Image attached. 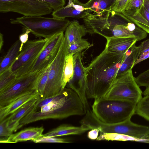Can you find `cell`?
<instances>
[{
  "mask_svg": "<svg viewBox=\"0 0 149 149\" xmlns=\"http://www.w3.org/2000/svg\"><path fill=\"white\" fill-rule=\"evenodd\" d=\"M85 114L82 102L77 93L70 88H64L56 95L42 98L39 96L32 110L19 122L23 125L41 120L62 119Z\"/></svg>",
  "mask_w": 149,
  "mask_h": 149,
  "instance_id": "1",
  "label": "cell"
},
{
  "mask_svg": "<svg viewBox=\"0 0 149 149\" xmlns=\"http://www.w3.org/2000/svg\"><path fill=\"white\" fill-rule=\"evenodd\" d=\"M126 52L111 53L105 48L85 67L87 98H100L108 91L116 80Z\"/></svg>",
  "mask_w": 149,
  "mask_h": 149,
  "instance_id": "2",
  "label": "cell"
},
{
  "mask_svg": "<svg viewBox=\"0 0 149 149\" xmlns=\"http://www.w3.org/2000/svg\"><path fill=\"white\" fill-rule=\"evenodd\" d=\"M136 106L128 101L102 97L95 100L92 111L100 121L115 123L131 119L136 113Z\"/></svg>",
  "mask_w": 149,
  "mask_h": 149,
  "instance_id": "3",
  "label": "cell"
},
{
  "mask_svg": "<svg viewBox=\"0 0 149 149\" xmlns=\"http://www.w3.org/2000/svg\"><path fill=\"white\" fill-rule=\"evenodd\" d=\"M65 19L38 16H24L11 19L12 24H19L28 29L36 37L48 39L65 31L70 23Z\"/></svg>",
  "mask_w": 149,
  "mask_h": 149,
  "instance_id": "4",
  "label": "cell"
},
{
  "mask_svg": "<svg viewBox=\"0 0 149 149\" xmlns=\"http://www.w3.org/2000/svg\"><path fill=\"white\" fill-rule=\"evenodd\" d=\"M132 70L118 76L111 87L102 97L128 101L137 104L142 98V92Z\"/></svg>",
  "mask_w": 149,
  "mask_h": 149,
  "instance_id": "5",
  "label": "cell"
},
{
  "mask_svg": "<svg viewBox=\"0 0 149 149\" xmlns=\"http://www.w3.org/2000/svg\"><path fill=\"white\" fill-rule=\"evenodd\" d=\"M45 69L17 77L10 86L0 91V106L6 105L28 93L37 91L38 81Z\"/></svg>",
  "mask_w": 149,
  "mask_h": 149,
  "instance_id": "6",
  "label": "cell"
},
{
  "mask_svg": "<svg viewBox=\"0 0 149 149\" xmlns=\"http://www.w3.org/2000/svg\"><path fill=\"white\" fill-rule=\"evenodd\" d=\"M48 39L28 40L9 69L17 77L30 73Z\"/></svg>",
  "mask_w": 149,
  "mask_h": 149,
  "instance_id": "7",
  "label": "cell"
},
{
  "mask_svg": "<svg viewBox=\"0 0 149 149\" xmlns=\"http://www.w3.org/2000/svg\"><path fill=\"white\" fill-rule=\"evenodd\" d=\"M68 43L64 37L58 53L50 65L48 78L42 98L54 96L63 89L62 79Z\"/></svg>",
  "mask_w": 149,
  "mask_h": 149,
  "instance_id": "8",
  "label": "cell"
},
{
  "mask_svg": "<svg viewBox=\"0 0 149 149\" xmlns=\"http://www.w3.org/2000/svg\"><path fill=\"white\" fill-rule=\"evenodd\" d=\"M52 9L38 0H0V12H14L24 16H43L50 14Z\"/></svg>",
  "mask_w": 149,
  "mask_h": 149,
  "instance_id": "9",
  "label": "cell"
},
{
  "mask_svg": "<svg viewBox=\"0 0 149 149\" xmlns=\"http://www.w3.org/2000/svg\"><path fill=\"white\" fill-rule=\"evenodd\" d=\"M64 37V32L48 38L34 63L30 73L45 69L56 57Z\"/></svg>",
  "mask_w": 149,
  "mask_h": 149,
  "instance_id": "10",
  "label": "cell"
},
{
  "mask_svg": "<svg viewBox=\"0 0 149 149\" xmlns=\"http://www.w3.org/2000/svg\"><path fill=\"white\" fill-rule=\"evenodd\" d=\"M74 73L72 78L67 84L69 88L78 95L84 105L85 113L90 109L86 94V80L85 67L82 62L80 53L73 56Z\"/></svg>",
  "mask_w": 149,
  "mask_h": 149,
  "instance_id": "11",
  "label": "cell"
},
{
  "mask_svg": "<svg viewBox=\"0 0 149 149\" xmlns=\"http://www.w3.org/2000/svg\"><path fill=\"white\" fill-rule=\"evenodd\" d=\"M90 13V11L84 4L78 1L74 2L69 0L66 6L54 10L52 15L53 17L60 19L68 17L83 19Z\"/></svg>",
  "mask_w": 149,
  "mask_h": 149,
  "instance_id": "12",
  "label": "cell"
},
{
  "mask_svg": "<svg viewBox=\"0 0 149 149\" xmlns=\"http://www.w3.org/2000/svg\"><path fill=\"white\" fill-rule=\"evenodd\" d=\"M39 96L28 101L6 117L7 125L13 132H16L21 128L19 126L20 121L32 110L38 100Z\"/></svg>",
  "mask_w": 149,
  "mask_h": 149,
  "instance_id": "13",
  "label": "cell"
},
{
  "mask_svg": "<svg viewBox=\"0 0 149 149\" xmlns=\"http://www.w3.org/2000/svg\"><path fill=\"white\" fill-rule=\"evenodd\" d=\"M105 48L111 53H119L127 52L137 41L134 38L112 36L106 38Z\"/></svg>",
  "mask_w": 149,
  "mask_h": 149,
  "instance_id": "14",
  "label": "cell"
},
{
  "mask_svg": "<svg viewBox=\"0 0 149 149\" xmlns=\"http://www.w3.org/2000/svg\"><path fill=\"white\" fill-rule=\"evenodd\" d=\"M38 95L37 91L31 92L17 98L6 105L0 106V122L24 104Z\"/></svg>",
  "mask_w": 149,
  "mask_h": 149,
  "instance_id": "15",
  "label": "cell"
},
{
  "mask_svg": "<svg viewBox=\"0 0 149 149\" xmlns=\"http://www.w3.org/2000/svg\"><path fill=\"white\" fill-rule=\"evenodd\" d=\"M44 130L42 126L27 128L12 134L7 139L6 142L16 143L29 140L31 141L42 136Z\"/></svg>",
  "mask_w": 149,
  "mask_h": 149,
  "instance_id": "16",
  "label": "cell"
},
{
  "mask_svg": "<svg viewBox=\"0 0 149 149\" xmlns=\"http://www.w3.org/2000/svg\"><path fill=\"white\" fill-rule=\"evenodd\" d=\"M122 13L138 26L149 34V13L143 5L138 11H125Z\"/></svg>",
  "mask_w": 149,
  "mask_h": 149,
  "instance_id": "17",
  "label": "cell"
},
{
  "mask_svg": "<svg viewBox=\"0 0 149 149\" xmlns=\"http://www.w3.org/2000/svg\"><path fill=\"white\" fill-rule=\"evenodd\" d=\"M91 130L90 128L81 125L80 126H75L64 124L58 126L43 135L45 136L52 137L80 135Z\"/></svg>",
  "mask_w": 149,
  "mask_h": 149,
  "instance_id": "18",
  "label": "cell"
},
{
  "mask_svg": "<svg viewBox=\"0 0 149 149\" xmlns=\"http://www.w3.org/2000/svg\"><path fill=\"white\" fill-rule=\"evenodd\" d=\"M87 33L85 26L76 20L70 22L66 28L64 34L68 44L82 38Z\"/></svg>",
  "mask_w": 149,
  "mask_h": 149,
  "instance_id": "19",
  "label": "cell"
},
{
  "mask_svg": "<svg viewBox=\"0 0 149 149\" xmlns=\"http://www.w3.org/2000/svg\"><path fill=\"white\" fill-rule=\"evenodd\" d=\"M116 0H89L85 7L94 14L100 16L110 11Z\"/></svg>",
  "mask_w": 149,
  "mask_h": 149,
  "instance_id": "20",
  "label": "cell"
},
{
  "mask_svg": "<svg viewBox=\"0 0 149 149\" xmlns=\"http://www.w3.org/2000/svg\"><path fill=\"white\" fill-rule=\"evenodd\" d=\"M20 45L19 40L15 41L3 57L0 63V74L10 68L20 53Z\"/></svg>",
  "mask_w": 149,
  "mask_h": 149,
  "instance_id": "21",
  "label": "cell"
},
{
  "mask_svg": "<svg viewBox=\"0 0 149 149\" xmlns=\"http://www.w3.org/2000/svg\"><path fill=\"white\" fill-rule=\"evenodd\" d=\"M131 49L127 52L125 58L118 72L117 77L130 69H132L134 66V64L138 57L139 47L135 44L131 47Z\"/></svg>",
  "mask_w": 149,
  "mask_h": 149,
  "instance_id": "22",
  "label": "cell"
},
{
  "mask_svg": "<svg viewBox=\"0 0 149 149\" xmlns=\"http://www.w3.org/2000/svg\"><path fill=\"white\" fill-rule=\"evenodd\" d=\"M73 54H67L65 57L62 79V86L63 89L72 78L74 73Z\"/></svg>",
  "mask_w": 149,
  "mask_h": 149,
  "instance_id": "23",
  "label": "cell"
},
{
  "mask_svg": "<svg viewBox=\"0 0 149 149\" xmlns=\"http://www.w3.org/2000/svg\"><path fill=\"white\" fill-rule=\"evenodd\" d=\"M90 43L83 39L77 40L68 44L67 49V54L79 53L84 49L90 47Z\"/></svg>",
  "mask_w": 149,
  "mask_h": 149,
  "instance_id": "24",
  "label": "cell"
},
{
  "mask_svg": "<svg viewBox=\"0 0 149 149\" xmlns=\"http://www.w3.org/2000/svg\"><path fill=\"white\" fill-rule=\"evenodd\" d=\"M144 96L137 104L136 113L149 121V94Z\"/></svg>",
  "mask_w": 149,
  "mask_h": 149,
  "instance_id": "25",
  "label": "cell"
},
{
  "mask_svg": "<svg viewBox=\"0 0 149 149\" xmlns=\"http://www.w3.org/2000/svg\"><path fill=\"white\" fill-rule=\"evenodd\" d=\"M17 78L16 76L10 69L0 74V91L8 87Z\"/></svg>",
  "mask_w": 149,
  "mask_h": 149,
  "instance_id": "26",
  "label": "cell"
},
{
  "mask_svg": "<svg viewBox=\"0 0 149 149\" xmlns=\"http://www.w3.org/2000/svg\"><path fill=\"white\" fill-rule=\"evenodd\" d=\"M138 46V57L134 64V66L149 58V38L143 41Z\"/></svg>",
  "mask_w": 149,
  "mask_h": 149,
  "instance_id": "27",
  "label": "cell"
},
{
  "mask_svg": "<svg viewBox=\"0 0 149 149\" xmlns=\"http://www.w3.org/2000/svg\"><path fill=\"white\" fill-rule=\"evenodd\" d=\"M50 65L45 69L40 76L38 83L37 91L39 95L41 97L43 96L48 81Z\"/></svg>",
  "mask_w": 149,
  "mask_h": 149,
  "instance_id": "28",
  "label": "cell"
},
{
  "mask_svg": "<svg viewBox=\"0 0 149 149\" xmlns=\"http://www.w3.org/2000/svg\"><path fill=\"white\" fill-rule=\"evenodd\" d=\"M56 137L42 136L31 141L35 143H67L71 142L69 140L64 138H58Z\"/></svg>",
  "mask_w": 149,
  "mask_h": 149,
  "instance_id": "29",
  "label": "cell"
},
{
  "mask_svg": "<svg viewBox=\"0 0 149 149\" xmlns=\"http://www.w3.org/2000/svg\"><path fill=\"white\" fill-rule=\"evenodd\" d=\"M135 78L140 87H149V69L141 73Z\"/></svg>",
  "mask_w": 149,
  "mask_h": 149,
  "instance_id": "30",
  "label": "cell"
},
{
  "mask_svg": "<svg viewBox=\"0 0 149 149\" xmlns=\"http://www.w3.org/2000/svg\"><path fill=\"white\" fill-rule=\"evenodd\" d=\"M13 132L7 125L6 118L0 122V140L7 139Z\"/></svg>",
  "mask_w": 149,
  "mask_h": 149,
  "instance_id": "31",
  "label": "cell"
},
{
  "mask_svg": "<svg viewBox=\"0 0 149 149\" xmlns=\"http://www.w3.org/2000/svg\"><path fill=\"white\" fill-rule=\"evenodd\" d=\"M144 1V0H130L126 7L125 11L139 10L143 5Z\"/></svg>",
  "mask_w": 149,
  "mask_h": 149,
  "instance_id": "32",
  "label": "cell"
},
{
  "mask_svg": "<svg viewBox=\"0 0 149 149\" xmlns=\"http://www.w3.org/2000/svg\"><path fill=\"white\" fill-rule=\"evenodd\" d=\"M130 0H116L111 10L122 13L124 12L126 7Z\"/></svg>",
  "mask_w": 149,
  "mask_h": 149,
  "instance_id": "33",
  "label": "cell"
},
{
  "mask_svg": "<svg viewBox=\"0 0 149 149\" xmlns=\"http://www.w3.org/2000/svg\"><path fill=\"white\" fill-rule=\"evenodd\" d=\"M49 5L54 10L63 7L65 4V0H38Z\"/></svg>",
  "mask_w": 149,
  "mask_h": 149,
  "instance_id": "34",
  "label": "cell"
},
{
  "mask_svg": "<svg viewBox=\"0 0 149 149\" xmlns=\"http://www.w3.org/2000/svg\"><path fill=\"white\" fill-rule=\"evenodd\" d=\"M26 30L25 32L20 34L19 36V40L20 42L21 45L20 48V51L21 50L23 45L28 40L29 34L30 32L28 29Z\"/></svg>",
  "mask_w": 149,
  "mask_h": 149,
  "instance_id": "35",
  "label": "cell"
},
{
  "mask_svg": "<svg viewBox=\"0 0 149 149\" xmlns=\"http://www.w3.org/2000/svg\"><path fill=\"white\" fill-rule=\"evenodd\" d=\"M99 130L97 128L92 129L88 132V137L90 139L94 140L96 139L98 137Z\"/></svg>",
  "mask_w": 149,
  "mask_h": 149,
  "instance_id": "36",
  "label": "cell"
},
{
  "mask_svg": "<svg viewBox=\"0 0 149 149\" xmlns=\"http://www.w3.org/2000/svg\"><path fill=\"white\" fill-rule=\"evenodd\" d=\"M3 45V36L1 33L0 34V51H1Z\"/></svg>",
  "mask_w": 149,
  "mask_h": 149,
  "instance_id": "37",
  "label": "cell"
},
{
  "mask_svg": "<svg viewBox=\"0 0 149 149\" xmlns=\"http://www.w3.org/2000/svg\"><path fill=\"white\" fill-rule=\"evenodd\" d=\"M143 6L149 13V0H144Z\"/></svg>",
  "mask_w": 149,
  "mask_h": 149,
  "instance_id": "38",
  "label": "cell"
},
{
  "mask_svg": "<svg viewBox=\"0 0 149 149\" xmlns=\"http://www.w3.org/2000/svg\"><path fill=\"white\" fill-rule=\"evenodd\" d=\"M143 140H144L145 141L148 142H149V134L146 136Z\"/></svg>",
  "mask_w": 149,
  "mask_h": 149,
  "instance_id": "39",
  "label": "cell"
},
{
  "mask_svg": "<svg viewBox=\"0 0 149 149\" xmlns=\"http://www.w3.org/2000/svg\"><path fill=\"white\" fill-rule=\"evenodd\" d=\"M69 1V0H70V1H73L74 2H76V1H78L77 0H68Z\"/></svg>",
  "mask_w": 149,
  "mask_h": 149,
  "instance_id": "40",
  "label": "cell"
}]
</instances>
